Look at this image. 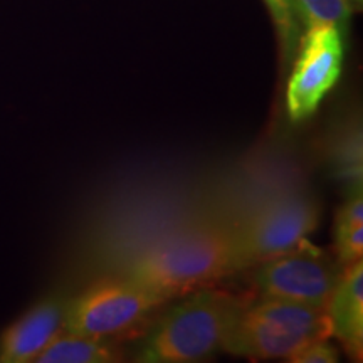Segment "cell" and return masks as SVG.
<instances>
[{
  "instance_id": "1",
  "label": "cell",
  "mask_w": 363,
  "mask_h": 363,
  "mask_svg": "<svg viewBox=\"0 0 363 363\" xmlns=\"http://www.w3.org/2000/svg\"><path fill=\"white\" fill-rule=\"evenodd\" d=\"M244 271L238 227H187L153 244L123 274L170 299L211 288Z\"/></svg>"
},
{
  "instance_id": "2",
  "label": "cell",
  "mask_w": 363,
  "mask_h": 363,
  "mask_svg": "<svg viewBox=\"0 0 363 363\" xmlns=\"http://www.w3.org/2000/svg\"><path fill=\"white\" fill-rule=\"evenodd\" d=\"M152 330L147 331L136 362L190 363L201 362L222 350L235 320L252 296L211 288L180 296Z\"/></svg>"
},
{
  "instance_id": "3",
  "label": "cell",
  "mask_w": 363,
  "mask_h": 363,
  "mask_svg": "<svg viewBox=\"0 0 363 363\" xmlns=\"http://www.w3.org/2000/svg\"><path fill=\"white\" fill-rule=\"evenodd\" d=\"M331 337L325 306L294 299L251 298L227 335L222 350L249 360H288L315 340Z\"/></svg>"
},
{
  "instance_id": "4",
  "label": "cell",
  "mask_w": 363,
  "mask_h": 363,
  "mask_svg": "<svg viewBox=\"0 0 363 363\" xmlns=\"http://www.w3.org/2000/svg\"><path fill=\"white\" fill-rule=\"evenodd\" d=\"M170 299L130 276L98 279L69 299L65 330L108 342L142 333L153 313Z\"/></svg>"
},
{
  "instance_id": "5",
  "label": "cell",
  "mask_w": 363,
  "mask_h": 363,
  "mask_svg": "<svg viewBox=\"0 0 363 363\" xmlns=\"http://www.w3.org/2000/svg\"><path fill=\"white\" fill-rule=\"evenodd\" d=\"M252 267L251 283L259 296L294 299L325 308L345 269L337 254L308 239H303L293 251Z\"/></svg>"
},
{
  "instance_id": "6",
  "label": "cell",
  "mask_w": 363,
  "mask_h": 363,
  "mask_svg": "<svg viewBox=\"0 0 363 363\" xmlns=\"http://www.w3.org/2000/svg\"><path fill=\"white\" fill-rule=\"evenodd\" d=\"M320 222V207L310 195L284 194L262 203L238 227L244 269L293 251Z\"/></svg>"
},
{
  "instance_id": "7",
  "label": "cell",
  "mask_w": 363,
  "mask_h": 363,
  "mask_svg": "<svg viewBox=\"0 0 363 363\" xmlns=\"http://www.w3.org/2000/svg\"><path fill=\"white\" fill-rule=\"evenodd\" d=\"M338 27H306L294 52V65L286 91L289 120L305 121L318 110L342 76L345 44Z\"/></svg>"
},
{
  "instance_id": "8",
  "label": "cell",
  "mask_w": 363,
  "mask_h": 363,
  "mask_svg": "<svg viewBox=\"0 0 363 363\" xmlns=\"http://www.w3.org/2000/svg\"><path fill=\"white\" fill-rule=\"evenodd\" d=\"M69 299L61 294L40 299L0 335V363H29L65 330Z\"/></svg>"
},
{
  "instance_id": "9",
  "label": "cell",
  "mask_w": 363,
  "mask_h": 363,
  "mask_svg": "<svg viewBox=\"0 0 363 363\" xmlns=\"http://www.w3.org/2000/svg\"><path fill=\"white\" fill-rule=\"evenodd\" d=\"M331 335L342 343L352 360L363 357V262L345 266L328 306Z\"/></svg>"
},
{
  "instance_id": "10",
  "label": "cell",
  "mask_w": 363,
  "mask_h": 363,
  "mask_svg": "<svg viewBox=\"0 0 363 363\" xmlns=\"http://www.w3.org/2000/svg\"><path fill=\"white\" fill-rule=\"evenodd\" d=\"M123 352L116 342L99 340L62 330L39 353L38 363H115L123 362Z\"/></svg>"
},
{
  "instance_id": "11",
  "label": "cell",
  "mask_w": 363,
  "mask_h": 363,
  "mask_svg": "<svg viewBox=\"0 0 363 363\" xmlns=\"http://www.w3.org/2000/svg\"><path fill=\"white\" fill-rule=\"evenodd\" d=\"M269 11L276 33H278L281 51L286 61H293L299 39L303 35V24L294 0H264Z\"/></svg>"
},
{
  "instance_id": "12",
  "label": "cell",
  "mask_w": 363,
  "mask_h": 363,
  "mask_svg": "<svg viewBox=\"0 0 363 363\" xmlns=\"http://www.w3.org/2000/svg\"><path fill=\"white\" fill-rule=\"evenodd\" d=\"M303 27L330 24L347 34L352 6L347 0H294Z\"/></svg>"
},
{
  "instance_id": "13",
  "label": "cell",
  "mask_w": 363,
  "mask_h": 363,
  "mask_svg": "<svg viewBox=\"0 0 363 363\" xmlns=\"http://www.w3.org/2000/svg\"><path fill=\"white\" fill-rule=\"evenodd\" d=\"M335 254L343 266L362 259L363 222L350 225H335Z\"/></svg>"
},
{
  "instance_id": "14",
  "label": "cell",
  "mask_w": 363,
  "mask_h": 363,
  "mask_svg": "<svg viewBox=\"0 0 363 363\" xmlns=\"http://www.w3.org/2000/svg\"><path fill=\"white\" fill-rule=\"evenodd\" d=\"M338 360L340 353L335 345L328 342V338L315 340L288 358L291 363H335Z\"/></svg>"
},
{
  "instance_id": "15",
  "label": "cell",
  "mask_w": 363,
  "mask_h": 363,
  "mask_svg": "<svg viewBox=\"0 0 363 363\" xmlns=\"http://www.w3.org/2000/svg\"><path fill=\"white\" fill-rule=\"evenodd\" d=\"M347 2L350 4V6H357L358 9H360V7H362V2H363V0H347Z\"/></svg>"
}]
</instances>
